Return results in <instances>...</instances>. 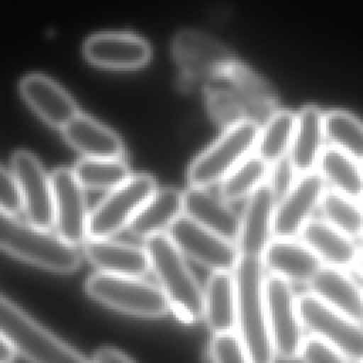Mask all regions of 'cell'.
Returning a JSON list of instances; mask_svg holds the SVG:
<instances>
[{"label":"cell","instance_id":"cell-1","mask_svg":"<svg viewBox=\"0 0 363 363\" xmlns=\"http://www.w3.org/2000/svg\"><path fill=\"white\" fill-rule=\"evenodd\" d=\"M238 259L234 268L238 301V335L241 336L251 363H275L267 311L264 252L267 248L237 245Z\"/></svg>","mask_w":363,"mask_h":363},{"label":"cell","instance_id":"cell-2","mask_svg":"<svg viewBox=\"0 0 363 363\" xmlns=\"http://www.w3.org/2000/svg\"><path fill=\"white\" fill-rule=\"evenodd\" d=\"M145 250L150 259V268L177 319L194 323L203 318L204 292L186 264L183 252L169 234L159 233L146 238Z\"/></svg>","mask_w":363,"mask_h":363},{"label":"cell","instance_id":"cell-3","mask_svg":"<svg viewBox=\"0 0 363 363\" xmlns=\"http://www.w3.org/2000/svg\"><path fill=\"white\" fill-rule=\"evenodd\" d=\"M0 244L7 254L58 274L72 272L81 264L75 244L45 228L6 214L0 217Z\"/></svg>","mask_w":363,"mask_h":363},{"label":"cell","instance_id":"cell-4","mask_svg":"<svg viewBox=\"0 0 363 363\" xmlns=\"http://www.w3.org/2000/svg\"><path fill=\"white\" fill-rule=\"evenodd\" d=\"M0 330L30 363H92L4 295L0 299Z\"/></svg>","mask_w":363,"mask_h":363},{"label":"cell","instance_id":"cell-5","mask_svg":"<svg viewBox=\"0 0 363 363\" xmlns=\"http://www.w3.org/2000/svg\"><path fill=\"white\" fill-rule=\"evenodd\" d=\"M85 291L92 299L135 316L156 318L170 308L162 288L139 277L96 272L86 278Z\"/></svg>","mask_w":363,"mask_h":363},{"label":"cell","instance_id":"cell-6","mask_svg":"<svg viewBox=\"0 0 363 363\" xmlns=\"http://www.w3.org/2000/svg\"><path fill=\"white\" fill-rule=\"evenodd\" d=\"M259 130V123L251 118L224 130L214 143L190 163L187 169L189 184L207 189L220 183L255 149Z\"/></svg>","mask_w":363,"mask_h":363},{"label":"cell","instance_id":"cell-7","mask_svg":"<svg viewBox=\"0 0 363 363\" xmlns=\"http://www.w3.org/2000/svg\"><path fill=\"white\" fill-rule=\"evenodd\" d=\"M156 190L153 176L147 173L132 174L89 211L88 238H109L128 227Z\"/></svg>","mask_w":363,"mask_h":363},{"label":"cell","instance_id":"cell-8","mask_svg":"<svg viewBox=\"0 0 363 363\" xmlns=\"http://www.w3.org/2000/svg\"><path fill=\"white\" fill-rule=\"evenodd\" d=\"M298 309L305 329L340 352L350 362L363 363V326L326 305L312 292L298 296Z\"/></svg>","mask_w":363,"mask_h":363},{"label":"cell","instance_id":"cell-9","mask_svg":"<svg viewBox=\"0 0 363 363\" xmlns=\"http://www.w3.org/2000/svg\"><path fill=\"white\" fill-rule=\"evenodd\" d=\"M265 311L275 354L284 360L301 357L305 343L303 325L289 281L271 275L265 281Z\"/></svg>","mask_w":363,"mask_h":363},{"label":"cell","instance_id":"cell-10","mask_svg":"<svg viewBox=\"0 0 363 363\" xmlns=\"http://www.w3.org/2000/svg\"><path fill=\"white\" fill-rule=\"evenodd\" d=\"M180 71L190 79H221L235 61L231 51L213 37L191 28L180 30L172 41Z\"/></svg>","mask_w":363,"mask_h":363},{"label":"cell","instance_id":"cell-11","mask_svg":"<svg viewBox=\"0 0 363 363\" xmlns=\"http://www.w3.org/2000/svg\"><path fill=\"white\" fill-rule=\"evenodd\" d=\"M167 234L183 254L213 271H231L237 265V244L186 214H182L169 227Z\"/></svg>","mask_w":363,"mask_h":363},{"label":"cell","instance_id":"cell-12","mask_svg":"<svg viewBox=\"0 0 363 363\" xmlns=\"http://www.w3.org/2000/svg\"><path fill=\"white\" fill-rule=\"evenodd\" d=\"M10 163V169L21 187L28 223L50 230L55 223L51 174L48 176L38 159L24 149L16 150Z\"/></svg>","mask_w":363,"mask_h":363},{"label":"cell","instance_id":"cell-13","mask_svg":"<svg viewBox=\"0 0 363 363\" xmlns=\"http://www.w3.org/2000/svg\"><path fill=\"white\" fill-rule=\"evenodd\" d=\"M326 190V182L318 170L299 176L292 189L275 206L272 235L279 238L299 235L320 206Z\"/></svg>","mask_w":363,"mask_h":363},{"label":"cell","instance_id":"cell-14","mask_svg":"<svg viewBox=\"0 0 363 363\" xmlns=\"http://www.w3.org/2000/svg\"><path fill=\"white\" fill-rule=\"evenodd\" d=\"M54 191V213L57 234L71 244L78 245L88 238L89 211L84 187L77 180L72 169L60 167L51 173Z\"/></svg>","mask_w":363,"mask_h":363},{"label":"cell","instance_id":"cell-15","mask_svg":"<svg viewBox=\"0 0 363 363\" xmlns=\"http://www.w3.org/2000/svg\"><path fill=\"white\" fill-rule=\"evenodd\" d=\"M84 57L94 65L108 69H136L150 60V45L130 33H98L86 38Z\"/></svg>","mask_w":363,"mask_h":363},{"label":"cell","instance_id":"cell-16","mask_svg":"<svg viewBox=\"0 0 363 363\" xmlns=\"http://www.w3.org/2000/svg\"><path fill=\"white\" fill-rule=\"evenodd\" d=\"M18 89L24 102L51 128L62 130L79 113L72 96L47 75L28 74Z\"/></svg>","mask_w":363,"mask_h":363},{"label":"cell","instance_id":"cell-17","mask_svg":"<svg viewBox=\"0 0 363 363\" xmlns=\"http://www.w3.org/2000/svg\"><path fill=\"white\" fill-rule=\"evenodd\" d=\"M264 262L272 275L308 284L323 267L320 258L303 241L279 237H274L267 245Z\"/></svg>","mask_w":363,"mask_h":363},{"label":"cell","instance_id":"cell-18","mask_svg":"<svg viewBox=\"0 0 363 363\" xmlns=\"http://www.w3.org/2000/svg\"><path fill=\"white\" fill-rule=\"evenodd\" d=\"M84 254L99 272L140 277L150 269V259L145 247L109 238H88L84 242Z\"/></svg>","mask_w":363,"mask_h":363},{"label":"cell","instance_id":"cell-19","mask_svg":"<svg viewBox=\"0 0 363 363\" xmlns=\"http://www.w3.org/2000/svg\"><path fill=\"white\" fill-rule=\"evenodd\" d=\"M69 146L89 159H123V143L119 135L96 119L78 113L62 130Z\"/></svg>","mask_w":363,"mask_h":363},{"label":"cell","instance_id":"cell-20","mask_svg":"<svg viewBox=\"0 0 363 363\" xmlns=\"http://www.w3.org/2000/svg\"><path fill=\"white\" fill-rule=\"evenodd\" d=\"M326 140L325 113L316 105H305L296 113L289 159L299 176L315 172Z\"/></svg>","mask_w":363,"mask_h":363},{"label":"cell","instance_id":"cell-21","mask_svg":"<svg viewBox=\"0 0 363 363\" xmlns=\"http://www.w3.org/2000/svg\"><path fill=\"white\" fill-rule=\"evenodd\" d=\"M183 194L186 216L221 237L233 242L237 241L241 217L237 216L223 197H217L206 187L191 186Z\"/></svg>","mask_w":363,"mask_h":363},{"label":"cell","instance_id":"cell-22","mask_svg":"<svg viewBox=\"0 0 363 363\" xmlns=\"http://www.w3.org/2000/svg\"><path fill=\"white\" fill-rule=\"evenodd\" d=\"M303 241L326 267L345 269L354 267L359 250L347 237L323 218H312L301 231Z\"/></svg>","mask_w":363,"mask_h":363},{"label":"cell","instance_id":"cell-23","mask_svg":"<svg viewBox=\"0 0 363 363\" xmlns=\"http://www.w3.org/2000/svg\"><path fill=\"white\" fill-rule=\"evenodd\" d=\"M309 286L311 292L326 305L363 323V291L343 269L322 267Z\"/></svg>","mask_w":363,"mask_h":363},{"label":"cell","instance_id":"cell-24","mask_svg":"<svg viewBox=\"0 0 363 363\" xmlns=\"http://www.w3.org/2000/svg\"><path fill=\"white\" fill-rule=\"evenodd\" d=\"M182 214H184V194L174 187L157 189L129 223L128 230L146 240L169 230Z\"/></svg>","mask_w":363,"mask_h":363},{"label":"cell","instance_id":"cell-25","mask_svg":"<svg viewBox=\"0 0 363 363\" xmlns=\"http://www.w3.org/2000/svg\"><path fill=\"white\" fill-rule=\"evenodd\" d=\"M204 318L214 333L231 332L238 323L235 278L231 271H213L204 292Z\"/></svg>","mask_w":363,"mask_h":363},{"label":"cell","instance_id":"cell-26","mask_svg":"<svg viewBox=\"0 0 363 363\" xmlns=\"http://www.w3.org/2000/svg\"><path fill=\"white\" fill-rule=\"evenodd\" d=\"M223 79L230 84L242 101L248 115L251 112V119H254V116H264L268 119L278 111V96L274 88L242 62L235 60Z\"/></svg>","mask_w":363,"mask_h":363},{"label":"cell","instance_id":"cell-27","mask_svg":"<svg viewBox=\"0 0 363 363\" xmlns=\"http://www.w3.org/2000/svg\"><path fill=\"white\" fill-rule=\"evenodd\" d=\"M277 199L267 184H261L247 200L241 216L237 245L267 248L272 240V221Z\"/></svg>","mask_w":363,"mask_h":363},{"label":"cell","instance_id":"cell-28","mask_svg":"<svg viewBox=\"0 0 363 363\" xmlns=\"http://www.w3.org/2000/svg\"><path fill=\"white\" fill-rule=\"evenodd\" d=\"M316 170L333 190L354 200L363 199V164L347 153L326 146Z\"/></svg>","mask_w":363,"mask_h":363},{"label":"cell","instance_id":"cell-29","mask_svg":"<svg viewBox=\"0 0 363 363\" xmlns=\"http://www.w3.org/2000/svg\"><path fill=\"white\" fill-rule=\"evenodd\" d=\"M296 128V113L288 109H278L259 130L255 155L269 166L289 155Z\"/></svg>","mask_w":363,"mask_h":363},{"label":"cell","instance_id":"cell-30","mask_svg":"<svg viewBox=\"0 0 363 363\" xmlns=\"http://www.w3.org/2000/svg\"><path fill=\"white\" fill-rule=\"evenodd\" d=\"M84 189L113 190L130 176V169L123 159H79L72 169Z\"/></svg>","mask_w":363,"mask_h":363},{"label":"cell","instance_id":"cell-31","mask_svg":"<svg viewBox=\"0 0 363 363\" xmlns=\"http://www.w3.org/2000/svg\"><path fill=\"white\" fill-rule=\"evenodd\" d=\"M269 164L258 155L247 156L221 182V197L228 201L248 199L261 184L267 182Z\"/></svg>","mask_w":363,"mask_h":363},{"label":"cell","instance_id":"cell-32","mask_svg":"<svg viewBox=\"0 0 363 363\" xmlns=\"http://www.w3.org/2000/svg\"><path fill=\"white\" fill-rule=\"evenodd\" d=\"M325 135L330 146L363 164V122L353 113L333 109L325 113Z\"/></svg>","mask_w":363,"mask_h":363},{"label":"cell","instance_id":"cell-33","mask_svg":"<svg viewBox=\"0 0 363 363\" xmlns=\"http://www.w3.org/2000/svg\"><path fill=\"white\" fill-rule=\"evenodd\" d=\"M319 208L323 220H326L335 228L353 240L362 237L363 207L357 203V200L329 189L325 191Z\"/></svg>","mask_w":363,"mask_h":363},{"label":"cell","instance_id":"cell-34","mask_svg":"<svg viewBox=\"0 0 363 363\" xmlns=\"http://www.w3.org/2000/svg\"><path fill=\"white\" fill-rule=\"evenodd\" d=\"M206 104L213 121L224 130L250 118L242 101L223 78L208 82L206 86Z\"/></svg>","mask_w":363,"mask_h":363},{"label":"cell","instance_id":"cell-35","mask_svg":"<svg viewBox=\"0 0 363 363\" xmlns=\"http://www.w3.org/2000/svg\"><path fill=\"white\" fill-rule=\"evenodd\" d=\"M210 356L213 363H251L241 336L233 330L214 333L210 343Z\"/></svg>","mask_w":363,"mask_h":363},{"label":"cell","instance_id":"cell-36","mask_svg":"<svg viewBox=\"0 0 363 363\" xmlns=\"http://www.w3.org/2000/svg\"><path fill=\"white\" fill-rule=\"evenodd\" d=\"M0 207L1 214L17 217L24 211V199L21 187L11 169L1 167L0 174Z\"/></svg>","mask_w":363,"mask_h":363},{"label":"cell","instance_id":"cell-37","mask_svg":"<svg viewBox=\"0 0 363 363\" xmlns=\"http://www.w3.org/2000/svg\"><path fill=\"white\" fill-rule=\"evenodd\" d=\"M299 174L296 173L289 156L281 159L279 162L269 166L267 184L272 190L277 203L292 189Z\"/></svg>","mask_w":363,"mask_h":363},{"label":"cell","instance_id":"cell-38","mask_svg":"<svg viewBox=\"0 0 363 363\" xmlns=\"http://www.w3.org/2000/svg\"><path fill=\"white\" fill-rule=\"evenodd\" d=\"M301 359L303 363H350L346 356L315 336L305 339Z\"/></svg>","mask_w":363,"mask_h":363},{"label":"cell","instance_id":"cell-39","mask_svg":"<svg viewBox=\"0 0 363 363\" xmlns=\"http://www.w3.org/2000/svg\"><path fill=\"white\" fill-rule=\"evenodd\" d=\"M92 363H136L129 356L122 353L121 350L112 347V346H104L99 347L94 357Z\"/></svg>","mask_w":363,"mask_h":363},{"label":"cell","instance_id":"cell-40","mask_svg":"<svg viewBox=\"0 0 363 363\" xmlns=\"http://www.w3.org/2000/svg\"><path fill=\"white\" fill-rule=\"evenodd\" d=\"M17 353L16 346L10 342V339L1 333L0 336V363H11Z\"/></svg>","mask_w":363,"mask_h":363},{"label":"cell","instance_id":"cell-41","mask_svg":"<svg viewBox=\"0 0 363 363\" xmlns=\"http://www.w3.org/2000/svg\"><path fill=\"white\" fill-rule=\"evenodd\" d=\"M357 272L363 277V250L359 251V255H357V259H356V264H354Z\"/></svg>","mask_w":363,"mask_h":363},{"label":"cell","instance_id":"cell-42","mask_svg":"<svg viewBox=\"0 0 363 363\" xmlns=\"http://www.w3.org/2000/svg\"><path fill=\"white\" fill-rule=\"evenodd\" d=\"M360 204H362V207H363V199H362V200H360Z\"/></svg>","mask_w":363,"mask_h":363},{"label":"cell","instance_id":"cell-43","mask_svg":"<svg viewBox=\"0 0 363 363\" xmlns=\"http://www.w3.org/2000/svg\"><path fill=\"white\" fill-rule=\"evenodd\" d=\"M360 238H362V240H363V233H362V237H360Z\"/></svg>","mask_w":363,"mask_h":363}]
</instances>
